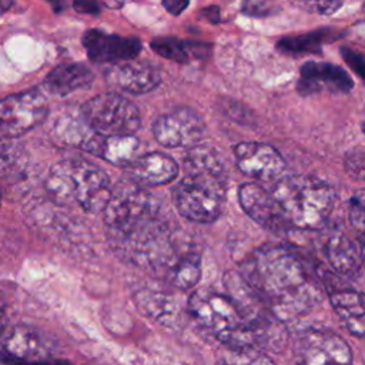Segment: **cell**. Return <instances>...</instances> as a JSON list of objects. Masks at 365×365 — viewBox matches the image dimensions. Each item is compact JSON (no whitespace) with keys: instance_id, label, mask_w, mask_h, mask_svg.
Masks as SVG:
<instances>
[{"instance_id":"obj_1","label":"cell","mask_w":365,"mask_h":365,"mask_svg":"<svg viewBox=\"0 0 365 365\" xmlns=\"http://www.w3.org/2000/svg\"><path fill=\"white\" fill-rule=\"evenodd\" d=\"M104 224L111 247L131 264L158 268L175 255L158 201L130 178L111 190Z\"/></svg>"},{"instance_id":"obj_2","label":"cell","mask_w":365,"mask_h":365,"mask_svg":"<svg viewBox=\"0 0 365 365\" xmlns=\"http://www.w3.org/2000/svg\"><path fill=\"white\" fill-rule=\"evenodd\" d=\"M241 269L247 284L279 319L305 314L317 299V289L304 267L285 248H259Z\"/></svg>"},{"instance_id":"obj_3","label":"cell","mask_w":365,"mask_h":365,"mask_svg":"<svg viewBox=\"0 0 365 365\" xmlns=\"http://www.w3.org/2000/svg\"><path fill=\"white\" fill-rule=\"evenodd\" d=\"M184 175L173 190L178 212L194 222H212L222 211L227 171L220 154L207 145H194L184 157Z\"/></svg>"},{"instance_id":"obj_4","label":"cell","mask_w":365,"mask_h":365,"mask_svg":"<svg viewBox=\"0 0 365 365\" xmlns=\"http://www.w3.org/2000/svg\"><path fill=\"white\" fill-rule=\"evenodd\" d=\"M194 321L210 331L224 346H259L267 329L247 319L237 302L227 294L212 289L194 291L187 304Z\"/></svg>"},{"instance_id":"obj_5","label":"cell","mask_w":365,"mask_h":365,"mask_svg":"<svg viewBox=\"0 0 365 365\" xmlns=\"http://www.w3.org/2000/svg\"><path fill=\"white\" fill-rule=\"evenodd\" d=\"M47 192L63 205H78L87 212L104 211L111 195L106 171L86 160L56 163L46 180Z\"/></svg>"},{"instance_id":"obj_6","label":"cell","mask_w":365,"mask_h":365,"mask_svg":"<svg viewBox=\"0 0 365 365\" xmlns=\"http://www.w3.org/2000/svg\"><path fill=\"white\" fill-rule=\"evenodd\" d=\"M289 227L318 230L328 220L335 192L332 187L312 175H288L275 182L272 190Z\"/></svg>"},{"instance_id":"obj_7","label":"cell","mask_w":365,"mask_h":365,"mask_svg":"<svg viewBox=\"0 0 365 365\" xmlns=\"http://www.w3.org/2000/svg\"><path fill=\"white\" fill-rule=\"evenodd\" d=\"M83 121L101 135H133L141 124L137 106L121 94L103 93L81 106Z\"/></svg>"},{"instance_id":"obj_8","label":"cell","mask_w":365,"mask_h":365,"mask_svg":"<svg viewBox=\"0 0 365 365\" xmlns=\"http://www.w3.org/2000/svg\"><path fill=\"white\" fill-rule=\"evenodd\" d=\"M48 113L46 97L38 90H26L0 98V138L13 140L40 125Z\"/></svg>"},{"instance_id":"obj_9","label":"cell","mask_w":365,"mask_h":365,"mask_svg":"<svg viewBox=\"0 0 365 365\" xmlns=\"http://www.w3.org/2000/svg\"><path fill=\"white\" fill-rule=\"evenodd\" d=\"M297 365H352V354L344 338L327 329H307L295 341Z\"/></svg>"},{"instance_id":"obj_10","label":"cell","mask_w":365,"mask_h":365,"mask_svg":"<svg viewBox=\"0 0 365 365\" xmlns=\"http://www.w3.org/2000/svg\"><path fill=\"white\" fill-rule=\"evenodd\" d=\"M205 133L202 118L190 107H178L161 114L153 124L155 140L168 148H191Z\"/></svg>"},{"instance_id":"obj_11","label":"cell","mask_w":365,"mask_h":365,"mask_svg":"<svg viewBox=\"0 0 365 365\" xmlns=\"http://www.w3.org/2000/svg\"><path fill=\"white\" fill-rule=\"evenodd\" d=\"M237 167L255 180H277L285 170V160L277 148L265 143L245 141L234 147Z\"/></svg>"},{"instance_id":"obj_12","label":"cell","mask_w":365,"mask_h":365,"mask_svg":"<svg viewBox=\"0 0 365 365\" xmlns=\"http://www.w3.org/2000/svg\"><path fill=\"white\" fill-rule=\"evenodd\" d=\"M238 201L245 214L262 228L272 232H285L291 228L272 192L265 191L258 184H241Z\"/></svg>"},{"instance_id":"obj_13","label":"cell","mask_w":365,"mask_h":365,"mask_svg":"<svg viewBox=\"0 0 365 365\" xmlns=\"http://www.w3.org/2000/svg\"><path fill=\"white\" fill-rule=\"evenodd\" d=\"M106 83L115 93L144 94L158 87L161 74L155 66L147 61L127 60L107 70Z\"/></svg>"},{"instance_id":"obj_14","label":"cell","mask_w":365,"mask_h":365,"mask_svg":"<svg viewBox=\"0 0 365 365\" xmlns=\"http://www.w3.org/2000/svg\"><path fill=\"white\" fill-rule=\"evenodd\" d=\"M81 41L88 58L94 63L127 61L141 51V41L137 37L107 34L97 29L87 30Z\"/></svg>"},{"instance_id":"obj_15","label":"cell","mask_w":365,"mask_h":365,"mask_svg":"<svg viewBox=\"0 0 365 365\" xmlns=\"http://www.w3.org/2000/svg\"><path fill=\"white\" fill-rule=\"evenodd\" d=\"M352 87V78L342 67L325 61L304 63L297 83V90L304 96L321 91L349 93Z\"/></svg>"},{"instance_id":"obj_16","label":"cell","mask_w":365,"mask_h":365,"mask_svg":"<svg viewBox=\"0 0 365 365\" xmlns=\"http://www.w3.org/2000/svg\"><path fill=\"white\" fill-rule=\"evenodd\" d=\"M1 335V344L6 354L20 359H50L53 345L37 329L26 325H16L4 329Z\"/></svg>"},{"instance_id":"obj_17","label":"cell","mask_w":365,"mask_h":365,"mask_svg":"<svg viewBox=\"0 0 365 365\" xmlns=\"http://www.w3.org/2000/svg\"><path fill=\"white\" fill-rule=\"evenodd\" d=\"M125 168L128 178L140 185L168 184L178 175V165L174 158L163 153H147L135 157Z\"/></svg>"},{"instance_id":"obj_18","label":"cell","mask_w":365,"mask_h":365,"mask_svg":"<svg viewBox=\"0 0 365 365\" xmlns=\"http://www.w3.org/2000/svg\"><path fill=\"white\" fill-rule=\"evenodd\" d=\"M140 141L133 135H101L91 134L83 144V150L91 153L114 165H128L138 150Z\"/></svg>"},{"instance_id":"obj_19","label":"cell","mask_w":365,"mask_h":365,"mask_svg":"<svg viewBox=\"0 0 365 365\" xmlns=\"http://www.w3.org/2000/svg\"><path fill=\"white\" fill-rule=\"evenodd\" d=\"M134 301L144 315L155 319L164 327H177L181 322V308L178 299L171 294L141 289L134 295Z\"/></svg>"},{"instance_id":"obj_20","label":"cell","mask_w":365,"mask_h":365,"mask_svg":"<svg viewBox=\"0 0 365 365\" xmlns=\"http://www.w3.org/2000/svg\"><path fill=\"white\" fill-rule=\"evenodd\" d=\"M94 80L93 71L80 63L61 64L53 68L44 78V88L56 96H67L88 87Z\"/></svg>"},{"instance_id":"obj_21","label":"cell","mask_w":365,"mask_h":365,"mask_svg":"<svg viewBox=\"0 0 365 365\" xmlns=\"http://www.w3.org/2000/svg\"><path fill=\"white\" fill-rule=\"evenodd\" d=\"M331 304L346 329L365 338V295L354 289H335Z\"/></svg>"},{"instance_id":"obj_22","label":"cell","mask_w":365,"mask_h":365,"mask_svg":"<svg viewBox=\"0 0 365 365\" xmlns=\"http://www.w3.org/2000/svg\"><path fill=\"white\" fill-rule=\"evenodd\" d=\"M325 255L332 269L339 275H354L364 264L361 245L356 247L345 235L331 237L325 245Z\"/></svg>"},{"instance_id":"obj_23","label":"cell","mask_w":365,"mask_h":365,"mask_svg":"<svg viewBox=\"0 0 365 365\" xmlns=\"http://www.w3.org/2000/svg\"><path fill=\"white\" fill-rule=\"evenodd\" d=\"M167 282L178 289H191L201 277V257L194 251L175 254L164 267Z\"/></svg>"},{"instance_id":"obj_24","label":"cell","mask_w":365,"mask_h":365,"mask_svg":"<svg viewBox=\"0 0 365 365\" xmlns=\"http://www.w3.org/2000/svg\"><path fill=\"white\" fill-rule=\"evenodd\" d=\"M150 46L158 56L175 63H188L191 58H202L210 53V44L184 41L175 37H155Z\"/></svg>"},{"instance_id":"obj_25","label":"cell","mask_w":365,"mask_h":365,"mask_svg":"<svg viewBox=\"0 0 365 365\" xmlns=\"http://www.w3.org/2000/svg\"><path fill=\"white\" fill-rule=\"evenodd\" d=\"M217 365H275L255 346H225Z\"/></svg>"},{"instance_id":"obj_26","label":"cell","mask_w":365,"mask_h":365,"mask_svg":"<svg viewBox=\"0 0 365 365\" xmlns=\"http://www.w3.org/2000/svg\"><path fill=\"white\" fill-rule=\"evenodd\" d=\"M331 34V30H317L302 36L285 37L278 41V48L285 53H319L321 44Z\"/></svg>"},{"instance_id":"obj_27","label":"cell","mask_w":365,"mask_h":365,"mask_svg":"<svg viewBox=\"0 0 365 365\" xmlns=\"http://www.w3.org/2000/svg\"><path fill=\"white\" fill-rule=\"evenodd\" d=\"M349 220L365 247V190L356 191L349 200Z\"/></svg>"},{"instance_id":"obj_28","label":"cell","mask_w":365,"mask_h":365,"mask_svg":"<svg viewBox=\"0 0 365 365\" xmlns=\"http://www.w3.org/2000/svg\"><path fill=\"white\" fill-rule=\"evenodd\" d=\"M21 161V153L10 143V140L0 138V175L11 174L19 170Z\"/></svg>"},{"instance_id":"obj_29","label":"cell","mask_w":365,"mask_h":365,"mask_svg":"<svg viewBox=\"0 0 365 365\" xmlns=\"http://www.w3.org/2000/svg\"><path fill=\"white\" fill-rule=\"evenodd\" d=\"M299 9L321 16L334 14L341 6L342 0H292Z\"/></svg>"},{"instance_id":"obj_30","label":"cell","mask_w":365,"mask_h":365,"mask_svg":"<svg viewBox=\"0 0 365 365\" xmlns=\"http://www.w3.org/2000/svg\"><path fill=\"white\" fill-rule=\"evenodd\" d=\"M344 165L351 175L365 180V150L354 148L348 151L344 158Z\"/></svg>"},{"instance_id":"obj_31","label":"cell","mask_w":365,"mask_h":365,"mask_svg":"<svg viewBox=\"0 0 365 365\" xmlns=\"http://www.w3.org/2000/svg\"><path fill=\"white\" fill-rule=\"evenodd\" d=\"M339 51L346 66L365 83V56L349 47H341Z\"/></svg>"},{"instance_id":"obj_32","label":"cell","mask_w":365,"mask_h":365,"mask_svg":"<svg viewBox=\"0 0 365 365\" xmlns=\"http://www.w3.org/2000/svg\"><path fill=\"white\" fill-rule=\"evenodd\" d=\"M275 7H272L268 0H244L242 13L248 16H268L272 14Z\"/></svg>"},{"instance_id":"obj_33","label":"cell","mask_w":365,"mask_h":365,"mask_svg":"<svg viewBox=\"0 0 365 365\" xmlns=\"http://www.w3.org/2000/svg\"><path fill=\"white\" fill-rule=\"evenodd\" d=\"M0 364L1 365H68L67 362H60V361H51V359H20L14 358L9 354L0 356Z\"/></svg>"},{"instance_id":"obj_34","label":"cell","mask_w":365,"mask_h":365,"mask_svg":"<svg viewBox=\"0 0 365 365\" xmlns=\"http://www.w3.org/2000/svg\"><path fill=\"white\" fill-rule=\"evenodd\" d=\"M100 4H101L100 0H74L73 7H74V10H77V13L96 16L101 10Z\"/></svg>"},{"instance_id":"obj_35","label":"cell","mask_w":365,"mask_h":365,"mask_svg":"<svg viewBox=\"0 0 365 365\" xmlns=\"http://www.w3.org/2000/svg\"><path fill=\"white\" fill-rule=\"evenodd\" d=\"M163 7L173 16H180L190 4V0H161Z\"/></svg>"},{"instance_id":"obj_36","label":"cell","mask_w":365,"mask_h":365,"mask_svg":"<svg viewBox=\"0 0 365 365\" xmlns=\"http://www.w3.org/2000/svg\"><path fill=\"white\" fill-rule=\"evenodd\" d=\"M202 14L207 17V20H210L212 23L220 21V13H218L217 7H207L202 10Z\"/></svg>"},{"instance_id":"obj_37","label":"cell","mask_w":365,"mask_h":365,"mask_svg":"<svg viewBox=\"0 0 365 365\" xmlns=\"http://www.w3.org/2000/svg\"><path fill=\"white\" fill-rule=\"evenodd\" d=\"M6 329V304L0 295V335Z\"/></svg>"},{"instance_id":"obj_38","label":"cell","mask_w":365,"mask_h":365,"mask_svg":"<svg viewBox=\"0 0 365 365\" xmlns=\"http://www.w3.org/2000/svg\"><path fill=\"white\" fill-rule=\"evenodd\" d=\"M100 3L110 7V9H120L124 4L123 0H100Z\"/></svg>"},{"instance_id":"obj_39","label":"cell","mask_w":365,"mask_h":365,"mask_svg":"<svg viewBox=\"0 0 365 365\" xmlns=\"http://www.w3.org/2000/svg\"><path fill=\"white\" fill-rule=\"evenodd\" d=\"M13 6V0H0V16Z\"/></svg>"},{"instance_id":"obj_40","label":"cell","mask_w":365,"mask_h":365,"mask_svg":"<svg viewBox=\"0 0 365 365\" xmlns=\"http://www.w3.org/2000/svg\"><path fill=\"white\" fill-rule=\"evenodd\" d=\"M361 251H362V261H364V265H365V247L361 245Z\"/></svg>"},{"instance_id":"obj_41","label":"cell","mask_w":365,"mask_h":365,"mask_svg":"<svg viewBox=\"0 0 365 365\" xmlns=\"http://www.w3.org/2000/svg\"><path fill=\"white\" fill-rule=\"evenodd\" d=\"M364 134H365V123H364Z\"/></svg>"}]
</instances>
